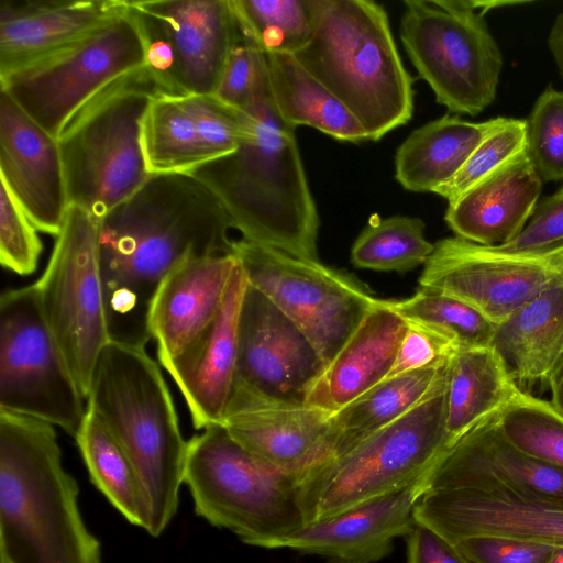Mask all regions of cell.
<instances>
[{
    "mask_svg": "<svg viewBox=\"0 0 563 563\" xmlns=\"http://www.w3.org/2000/svg\"><path fill=\"white\" fill-rule=\"evenodd\" d=\"M87 401L130 459L147 509L145 530L158 537L177 511L187 452L159 365L145 347L110 341Z\"/></svg>",
    "mask_w": 563,
    "mask_h": 563,
    "instance_id": "obj_4",
    "label": "cell"
},
{
    "mask_svg": "<svg viewBox=\"0 0 563 563\" xmlns=\"http://www.w3.org/2000/svg\"><path fill=\"white\" fill-rule=\"evenodd\" d=\"M427 475L400 490L308 522L271 549L314 554L330 563H375L391 553L396 538L407 537L417 525L413 509L428 490Z\"/></svg>",
    "mask_w": 563,
    "mask_h": 563,
    "instance_id": "obj_21",
    "label": "cell"
},
{
    "mask_svg": "<svg viewBox=\"0 0 563 563\" xmlns=\"http://www.w3.org/2000/svg\"><path fill=\"white\" fill-rule=\"evenodd\" d=\"M526 148L527 121L503 118L501 123L478 144L459 173L433 194L452 203Z\"/></svg>",
    "mask_w": 563,
    "mask_h": 563,
    "instance_id": "obj_38",
    "label": "cell"
},
{
    "mask_svg": "<svg viewBox=\"0 0 563 563\" xmlns=\"http://www.w3.org/2000/svg\"><path fill=\"white\" fill-rule=\"evenodd\" d=\"M54 427L0 410V563H101Z\"/></svg>",
    "mask_w": 563,
    "mask_h": 563,
    "instance_id": "obj_3",
    "label": "cell"
},
{
    "mask_svg": "<svg viewBox=\"0 0 563 563\" xmlns=\"http://www.w3.org/2000/svg\"><path fill=\"white\" fill-rule=\"evenodd\" d=\"M407 563H468L455 544L417 523L407 536Z\"/></svg>",
    "mask_w": 563,
    "mask_h": 563,
    "instance_id": "obj_46",
    "label": "cell"
},
{
    "mask_svg": "<svg viewBox=\"0 0 563 563\" xmlns=\"http://www.w3.org/2000/svg\"><path fill=\"white\" fill-rule=\"evenodd\" d=\"M246 285L238 262L216 319L163 366L180 390L197 430L222 423L236 377L239 316Z\"/></svg>",
    "mask_w": 563,
    "mask_h": 563,
    "instance_id": "obj_22",
    "label": "cell"
},
{
    "mask_svg": "<svg viewBox=\"0 0 563 563\" xmlns=\"http://www.w3.org/2000/svg\"><path fill=\"white\" fill-rule=\"evenodd\" d=\"M563 282V244L508 252L461 238L434 244L419 279L421 288L455 296L495 324Z\"/></svg>",
    "mask_w": 563,
    "mask_h": 563,
    "instance_id": "obj_15",
    "label": "cell"
},
{
    "mask_svg": "<svg viewBox=\"0 0 563 563\" xmlns=\"http://www.w3.org/2000/svg\"><path fill=\"white\" fill-rule=\"evenodd\" d=\"M265 55L272 99L284 120L296 128H314L344 142L358 143L368 140L354 115L295 55Z\"/></svg>",
    "mask_w": 563,
    "mask_h": 563,
    "instance_id": "obj_30",
    "label": "cell"
},
{
    "mask_svg": "<svg viewBox=\"0 0 563 563\" xmlns=\"http://www.w3.org/2000/svg\"><path fill=\"white\" fill-rule=\"evenodd\" d=\"M495 422L515 448L563 470V413L551 401L519 388Z\"/></svg>",
    "mask_w": 563,
    "mask_h": 563,
    "instance_id": "obj_37",
    "label": "cell"
},
{
    "mask_svg": "<svg viewBox=\"0 0 563 563\" xmlns=\"http://www.w3.org/2000/svg\"><path fill=\"white\" fill-rule=\"evenodd\" d=\"M407 324L388 377L422 368L443 367L450 363L459 349L452 340L419 323Z\"/></svg>",
    "mask_w": 563,
    "mask_h": 563,
    "instance_id": "obj_43",
    "label": "cell"
},
{
    "mask_svg": "<svg viewBox=\"0 0 563 563\" xmlns=\"http://www.w3.org/2000/svg\"><path fill=\"white\" fill-rule=\"evenodd\" d=\"M244 133L234 152L192 172L221 201L242 239L317 260L320 219L297 145L271 90L240 110Z\"/></svg>",
    "mask_w": 563,
    "mask_h": 563,
    "instance_id": "obj_2",
    "label": "cell"
},
{
    "mask_svg": "<svg viewBox=\"0 0 563 563\" xmlns=\"http://www.w3.org/2000/svg\"><path fill=\"white\" fill-rule=\"evenodd\" d=\"M541 189L542 179L523 151L449 203L444 220L457 238L503 245L526 227Z\"/></svg>",
    "mask_w": 563,
    "mask_h": 563,
    "instance_id": "obj_25",
    "label": "cell"
},
{
    "mask_svg": "<svg viewBox=\"0 0 563 563\" xmlns=\"http://www.w3.org/2000/svg\"><path fill=\"white\" fill-rule=\"evenodd\" d=\"M159 95L167 93L145 66L107 85L67 121L57 140L69 206L100 219L148 179L142 125Z\"/></svg>",
    "mask_w": 563,
    "mask_h": 563,
    "instance_id": "obj_6",
    "label": "cell"
},
{
    "mask_svg": "<svg viewBox=\"0 0 563 563\" xmlns=\"http://www.w3.org/2000/svg\"><path fill=\"white\" fill-rule=\"evenodd\" d=\"M548 45L563 79V12L556 16L551 27Z\"/></svg>",
    "mask_w": 563,
    "mask_h": 563,
    "instance_id": "obj_47",
    "label": "cell"
},
{
    "mask_svg": "<svg viewBox=\"0 0 563 563\" xmlns=\"http://www.w3.org/2000/svg\"><path fill=\"white\" fill-rule=\"evenodd\" d=\"M400 37L412 65L438 103L477 115L496 97L501 52L484 15L463 0H406Z\"/></svg>",
    "mask_w": 563,
    "mask_h": 563,
    "instance_id": "obj_10",
    "label": "cell"
},
{
    "mask_svg": "<svg viewBox=\"0 0 563 563\" xmlns=\"http://www.w3.org/2000/svg\"><path fill=\"white\" fill-rule=\"evenodd\" d=\"M496 415L477 424L440 455L427 475L428 490L497 492L563 508V470L509 443L496 426Z\"/></svg>",
    "mask_w": 563,
    "mask_h": 563,
    "instance_id": "obj_18",
    "label": "cell"
},
{
    "mask_svg": "<svg viewBox=\"0 0 563 563\" xmlns=\"http://www.w3.org/2000/svg\"><path fill=\"white\" fill-rule=\"evenodd\" d=\"M82 396L42 312L35 284L0 298V410L60 427L76 437Z\"/></svg>",
    "mask_w": 563,
    "mask_h": 563,
    "instance_id": "obj_12",
    "label": "cell"
},
{
    "mask_svg": "<svg viewBox=\"0 0 563 563\" xmlns=\"http://www.w3.org/2000/svg\"><path fill=\"white\" fill-rule=\"evenodd\" d=\"M548 563H563V545L554 548Z\"/></svg>",
    "mask_w": 563,
    "mask_h": 563,
    "instance_id": "obj_49",
    "label": "cell"
},
{
    "mask_svg": "<svg viewBox=\"0 0 563 563\" xmlns=\"http://www.w3.org/2000/svg\"><path fill=\"white\" fill-rule=\"evenodd\" d=\"M503 117L471 122L444 115L412 131L398 147L396 179L407 190L434 192L462 168L478 144Z\"/></svg>",
    "mask_w": 563,
    "mask_h": 563,
    "instance_id": "obj_28",
    "label": "cell"
},
{
    "mask_svg": "<svg viewBox=\"0 0 563 563\" xmlns=\"http://www.w3.org/2000/svg\"><path fill=\"white\" fill-rule=\"evenodd\" d=\"M75 439L95 486L129 522L146 529L147 509L135 470L118 441L88 407Z\"/></svg>",
    "mask_w": 563,
    "mask_h": 563,
    "instance_id": "obj_32",
    "label": "cell"
},
{
    "mask_svg": "<svg viewBox=\"0 0 563 563\" xmlns=\"http://www.w3.org/2000/svg\"><path fill=\"white\" fill-rule=\"evenodd\" d=\"M0 177L36 229L57 236L69 208L58 140L3 91Z\"/></svg>",
    "mask_w": 563,
    "mask_h": 563,
    "instance_id": "obj_20",
    "label": "cell"
},
{
    "mask_svg": "<svg viewBox=\"0 0 563 563\" xmlns=\"http://www.w3.org/2000/svg\"><path fill=\"white\" fill-rule=\"evenodd\" d=\"M407 322L428 327L459 347L490 346L496 324L468 302L437 290L421 288L402 300H386Z\"/></svg>",
    "mask_w": 563,
    "mask_h": 563,
    "instance_id": "obj_36",
    "label": "cell"
},
{
    "mask_svg": "<svg viewBox=\"0 0 563 563\" xmlns=\"http://www.w3.org/2000/svg\"><path fill=\"white\" fill-rule=\"evenodd\" d=\"M332 415L234 383L221 424L245 449L295 478L302 488L336 454Z\"/></svg>",
    "mask_w": 563,
    "mask_h": 563,
    "instance_id": "obj_16",
    "label": "cell"
},
{
    "mask_svg": "<svg viewBox=\"0 0 563 563\" xmlns=\"http://www.w3.org/2000/svg\"><path fill=\"white\" fill-rule=\"evenodd\" d=\"M238 333L235 383L267 397L306 404L325 364L301 329L249 283Z\"/></svg>",
    "mask_w": 563,
    "mask_h": 563,
    "instance_id": "obj_17",
    "label": "cell"
},
{
    "mask_svg": "<svg viewBox=\"0 0 563 563\" xmlns=\"http://www.w3.org/2000/svg\"><path fill=\"white\" fill-rule=\"evenodd\" d=\"M413 518L452 543L493 536L563 545V508L497 492L430 489L418 500Z\"/></svg>",
    "mask_w": 563,
    "mask_h": 563,
    "instance_id": "obj_19",
    "label": "cell"
},
{
    "mask_svg": "<svg viewBox=\"0 0 563 563\" xmlns=\"http://www.w3.org/2000/svg\"><path fill=\"white\" fill-rule=\"evenodd\" d=\"M232 254L247 283L301 329L325 367L378 300L347 275L317 260L244 239L234 240Z\"/></svg>",
    "mask_w": 563,
    "mask_h": 563,
    "instance_id": "obj_13",
    "label": "cell"
},
{
    "mask_svg": "<svg viewBox=\"0 0 563 563\" xmlns=\"http://www.w3.org/2000/svg\"><path fill=\"white\" fill-rule=\"evenodd\" d=\"M146 66L144 41L128 9L70 43L0 75V90L48 133L113 80Z\"/></svg>",
    "mask_w": 563,
    "mask_h": 563,
    "instance_id": "obj_9",
    "label": "cell"
},
{
    "mask_svg": "<svg viewBox=\"0 0 563 563\" xmlns=\"http://www.w3.org/2000/svg\"><path fill=\"white\" fill-rule=\"evenodd\" d=\"M230 217L191 173L151 174L99 219L98 249L110 341L145 347L164 278L181 263L232 254Z\"/></svg>",
    "mask_w": 563,
    "mask_h": 563,
    "instance_id": "obj_1",
    "label": "cell"
},
{
    "mask_svg": "<svg viewBox=\"0 0 563 563\" xmlns=\"http://www.w3.org/2000/svg\"><path fill=\"white\" fill-rule=\"evenodd\" d=\"M490 347L518 386L548 384L563 361V282L496 324Z\"/></svg>",
    "mask_w": 563,
    "mask_h": 563,
    "instance_id": "obj_27",
    "label": "cell"
},
{
    "mask_svg": "<svg viewBox=\"0 0 563 563\" xmlns=\"http://www.w3.org/2000/svg\"><path fill=\"white\" fill-rule=\"evenodd\" d=\"M424 229V222L417 217L373 218L352 246V263L382 272H406L424 264L434 249L426 239Z\"/></svg>",
    "mask_w": 563,
    "mask_h": 563,
    "instance_id": "obj_35",
    "label": "cell"
},
{
    "mask_svg": "<svg viewBox=\"0 0 563 563\" xmlns=\"http://www.w3.org/2000/svg\"><path fill=\"white\" fill-rule=\"evenodd\" d=\"M199 133L206 163L235 151L244 133L240 110L222 103L213 95L184 96Z\"/></svg>",
    "mask_w": 563,
    "mask_h": 563,
    "instance_id": "obj_42",
    "label": "cell"
},
{
    "mask_svg": "<svg viewBox=\"0 0 563 563\" xmlns=\"http://www.w3.org/2000/svg\"><path fill=\"white\" fill-rule=\"evenodd\" d=\"M142 144L151 174L190 173L206 163L184 96L159 95L152 101L143 120Z\"/></svg>",
    "mask_w": 563,
    "mask_h": 563,
    "instance_id": "obj_33",
    "label": "cell"
},
{
    "mask_svg": "<svg viewBox=\"0 0 563 563\" xmlns=\"http://www.w3.org/2000/svg\"><path fill=\"white\" fill-rule=\"evenodd\" d=\"M184 483L198 516L253 547L271 549L307 523L301 485L245 449L221 423L187 441Z\"/></svg>",
    "mask_w": 563,
    "mask_h": 563,
    "instance_id": "obj_7",
    "label": "cell"
},
{
    "mask_svg": "<svg viewBox=\"0 0 563 563\" xmlns=\"http://www.w3.org/2000/svg\"><path fill=\"white\" fill-rule=\"evenodd\" d=\"M563 244V188L538 201L522 231L503 245L508 252H530Z\"/></svg>",
    "mask_w": 563,
    "mask_h": 563,
    "instance_id": "obj_45",
    "label": "cell"
},
{
    "mask_svg": "<svg viewBox=\"0 0 563 563\" xmlns=\"http://www.w3.org/2000/svg\"><path fill=\"white\" fill-rule=\"evenodd\" d=\"M453 544L468 563H548L555 548L493 536L462 538Z\"/></svg>",
    "mask_w": 563,
    "mask_h": 563,
    "instance_id": "obj_44",
    "label": "cell"
},
{
    "mask_svg": "<svg viewBox=\"0 0 563 563\" xmlns=\"http://www.w3.org/2000/svg\"><path fill=\"white\" fill-rule=\"evenodd\" d=\"M519 388L490 346L459 347L448 367L449 446L504 409Z\"/></svg>",
    "mask_w": 563,
    "mask_h": 563,
    "instance_id": "obj_29",
    "label": "cell"
},
{
    "mask_svg": "<svg viewBox=\"0 0 563 563\" xmlns=\"http://www.w3.org/2000/svg\"><path fill=\"white\" fill-rule=\"evenodd\" d=\"M99 219L69 206L47 266L35 283L40 306L87 400L110 342L98 249Z\"/></svg>",
    "mask_w": 563,
    "mask_h": 563,
    "instance_id": "obj_11",
    "label": "cell"
},
{
    "mask_svg": "<svg viewBox=\"0 0 563 563\" xmlns=\"http://www.w3.org/2000/svg\"><path fill=\"white\" fill-rule=\"evenodd\" d=\"M269 90L265 53L239 31L213 96L230 108L242 110Z\"/></svg>",
    "mask_w": 563,
    "mask_h": 563,
    "instance_id": "obj_40",
    "label": "cell"
},
{
    "mask_svg": "<svg viewBox=\"0 0 563 563\" xmlns=\"http://www.w3.org/2000/svg\"><path fill=\"white\" fill-rule=\"evenodd\" d=\"M314 30L295 55L354 115L368 140L406 124L412 78L399 56L388 15L372 0H312Z\"/></svg>",
    "mask_w": 563,
    "mask_h": 563,
    "instance_id": "obj_5",
    "label": "cell"
},
{
    "mask_svg": "<svg viewBox=\"0 0 563 563\" xmlns=\"http://www.w3.org/2000/svg\"><path fill=\"white\" fill-rule=\"evenodd\" d=\"M448 367L422 368L388 377L331 417L339 455L401 418L448 376Z\"/></svg>",
    "mask_w": 563,
    "mask_h": 563,
    "instance_id": "obj_31",
    "label": "cell"
},
{
    "mask_svg": "<svg viewBox=\"0 0 563 563\" xmlns=\"http://www.w3.org/2000/svg\"><path fill=\"white\" fill-rule=\"evenodd\" d=\"M527 121V154L542 180H563V91L549 85Z\"/></svg>",
    "mask_w": 563,
    "mask_h": 563,
    "instance_id": "obj_39",
    "label": "cell"
},
{
    "mask_svg": "<svg viewBox=\"0 0 563 563\" xmlns=\"http://www.w3.org/2000/svg\"><path fill=\"white\" fill-rule=\"evenodd\" d=\"M551 389V404L563 413V361L547 384Z\"/></svg>",
    "mask_w": 563,
    "mask_h": 563,
    "instance_id": "obj_48",
    "label": "cell"
},
{
    "mask_svg": "<svg viewBox=\"0 0 563 563\" xmlns=\"http://www.w3.org/2000/svg\"><path fill=\"white\" fill-rule=\"evenodd\" d=\"M38 230L7 186L0 185V263L18 274H33L43 250Z\"/></svg>",
    "mask_w": 563,
    "mask_h": 563,
    "instance_id": "obj_41",
    "label": "cell"
},
{
    "mask_svg": "<svg viewBox=\"0 0 563 563\" xmlns=\"http://www.w3.org/2000/svg\"><path fill=\"white\" fill-rule=\"evenodd\" d=\"M240 33L263 53L296 54L314 30L312 0H230Z\"/></svg>",
    "mask_w": 563,
    "mask_h": 563,
    "instance_id": "obj_34",
    "label": "cell"
},
{
    "mask_svg": "<svg viewBox=\"0 0 563 563\" xmlns=\"http://www.w3.org/2000/svg\"><path fill=\"white\" fill-rule=\"evenodd\" d=\"M407 321L377 300L312 386L307 405L336 412L386 379Z\"/></svg>",
    "mask_w": 563,
    "mask_h": 563,
    "instance_id": "obj_26",
    "label": "cell"
},
{
    "mask_svg": "<svg viewBox=\"0 0 563 563\" xmlns=\"http://www.w3.org/2000/svg\"><path fill=\"white\" fill-rule=\"evenodd\" d=\"M146 67L172 96L216 92L239 37L230 0H132Z\"/></svg>",
    "mask_w": 563,
    "mask_h": 563,
    "instance_id": "obj_14",
    "label": "cell"
},
{
    "mask_svg": "<svg viewBox=\"0 0 563 563\" xmlns=\"http://www.w3.org/2000/svg\"><path fill=\"white\" fill-rule=\"evenodd\" d=\"M446 378L398 420L322 465L302 486L307 523L400 490L449 448Z\"/></svg>",
    "mask_w": 563,
    "mask_h": 563,
    "instance_id": "obj_8",
    "label": "cell"
},
{
    "mask_svg": "<svg viewBox=\"0 0 563 563\" xmlns=\"http://www.w3.org/2000/svg\"><path fill=\"white\" fill-rule=\"evenodd\" d=\"M128 0H0V75L126 12Z\"/></svg>",
    "mask_w": 563,
    "mask_h": 563,
    "instance_id": "obj_24",
    "label": "cell"
},
{
    "mask_svg": "<svg viewBox=\"0 0 563 563\" xmlns=\"http://www.w3.org/2000/svg\"><path fill=\"white\" fill-rule=\"evenodd\" d=\"M236 263L233 254L197 257L164 278L148 317L162 366L183 353L216 319Z\"/></svg>",
    "mask_w": 563,
    "mask_h": 563,
    "instance_id": "obj_23",
    "label": "cell"
}]
</instances>
